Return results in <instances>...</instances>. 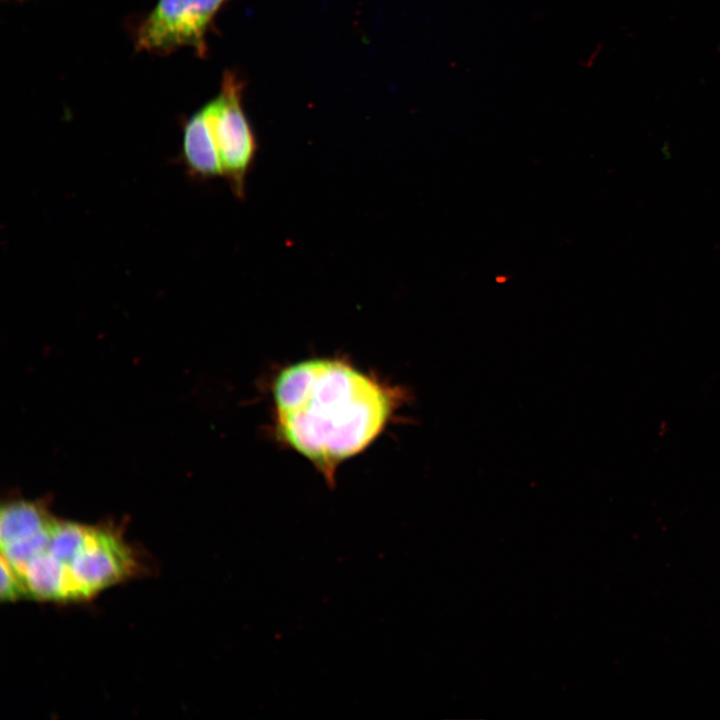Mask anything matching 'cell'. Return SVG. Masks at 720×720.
Returning <instances> with one entry per match:
<instances>
[{
	"label": "cell",
	"instance_id": "cell-2",
	"mask_svg": "<svg viewBox=\"0 0 720 720\" xmlns=\"http://www.w3.org/2000/svg\"><path fill=\"white\" fill-rule=\"evenodd\" d=\"M242 86L236 76L226 72L218 96L203 112L215 141L225 177L239 198L257 152V141L241 105Z\"/></svg>",
	"mask_w": 720,
	"mask_h": 720
},
{
	"label": "cell",
	"instance_id": "cell-3",
	"mask_svg": "<svg viewBox=\"0 0 720 720\" xmlns=\"http://www.w3.org/2000/svg\"><path fill=\"white\" fill-rule=\"evenodd\" d=\"M225 0H158L136 33L138 50L167 54L178 48L206 51V33Z\"/></svg>",
	"mask_w": 720,
	"mask_h": 720
},
{
	"label": "cell",
	"instance_id": "cell-5",
	"mask_svg": "<svg viewBox=\"0 0 720 720\" xmlns=\"http://www.w3.org/2000/svg\"><path fill=\"white\" fill-rule=\"evenodd\" d=\"M182 157L185 167L194 177H223L221 159L202 109L193 114L184 125Z\"/></svg>",
	"mask_w": 720,
	"mask_h": 720
},
{
	"label": "cell",
	"instance_id": "cell-4",
	"mask_svg": "<svg viewBox=\"0 0 720 720\" xmlns=\"http://www.w3.org/2000/svg\"><path fill=\"white\" fill-rule=\"evenodd\" d=\"M134 552L112 528L91 527L78 553L64 568L67 600L87 599L134 574Z\"/></svg>",
	"mask_w": 720,
	"mask_h": 720
},
{
	"label": "cell",
	"instance_id": "cell-7",
	"mask_svg": "<svg viewBox=\"0 0 720 720\" xmlns=\"http://www.w3.org/2000/svg\"><path fill=\"white\" fill-rule=\"evenodd\" d=\"M0 595L3 601H13L28 595L23 579L3 557H1Z\"/></svg>",
	"mask_w": 720,
	"mask_h": 720
},
{
	"label": "cell",
	"instance_id": "cell-6",
	"mask_svg": "<svg viewBox=\"0 0 720 720\" xmlns=\"http://www.w3.org/2000/svg\"><path fill=\"white\" fill-rule=\"evenodd\" d=\"M54 519L40 502L19 500L2 506L0 513L1 546L32 535Z\"/></svg>",
	"mask_w": 720,
	"mask_h": 720
},
{
	"label": "cell",
	"instance_id": "cell-1",
	"mask_svg": "<svg viewBox=\"0 0 720 720\" xmlns=\"http://www.w3.org/2000/svg\"><path fill=\"white\" fill-rule=\"evenodd\" d=\"M403 392L336 358L297 362L273 385L280 439L309 460L328 484L340 464L383 432Z\"/></svg>",
	"mask_w": 720,
	"mask_h": 720
}]
</instances>
